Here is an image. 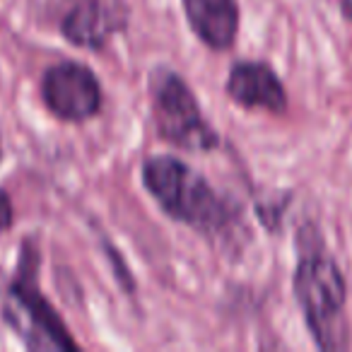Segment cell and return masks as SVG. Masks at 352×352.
<instances>
[{
    "label": "cell",
    "instance_id": "obj_1",
    "mask_svg": "<svg viewBox=\"0 0 352 352\" xmlns=\"http://www.w3.org/2000/svg\"><path fill=\"white\" fill-rule=\"evenodd\" d=\"M142 186L171 220L203 234H220L234 222V208L203 174L176 157H147L142 164Z\"/></svg>",
    "mask_w": 352,
    "mask_h": 352
},
{
    "label": "cell",
    "instance_id": "obj_2",
    "mask_svg": "<svg viewBox=\"0 0 352 352\" xmlns=\"http://www.w3.org/2000/svg\"><path fill=\"white\" fill-rule=\"evenodd\" d=\"M36 270L39 251L30 239L20 249L15 278L3 294L0 316L30 350H78V342L70 338L65 323L41 294L36 285Z\"/></svg>",
    "mask_w": 352,
    "mask_h": 352
},
{
    "label": "cell",
    "instance_id": "obj_3",
    "mask_svg": "<svg viewBox=\"0 0 352 352\" xmlns=\"http://www.w3.org/2000/svg\"><path fill=\"white\" fill-rule=\"evenodd\" d=\"M294 294L316 345L321 350H345L347 287L336 261L321 251H307L294 270Z\"/></svg>",
    "mask_w": 352,
    "mask_h": 352
},
{
    "label": "cell",
    "instance_id": "obj_4",
    "mask_svg": "<svg viewBox=\"0 0 352 352\" xmlns=\"http://www.w3.org/2000/svg\"><path fill=\"white\" fill-rule=\"evenodd\" d=\"M150 97L155 128L162 140L186 152L215 150L220 135L206 121L196 94L182 75L166 68L155 70L150 80Z\"/></svg>",
    "mask_w": 352,
    "mask_h": 352
},
{
    "label": "cell",
    "instance_id": "obj_5",
    "mask_svg": "<svg viewBox=\"0 0 352 352\" xmlns=\"http://www.w3.org/2000/svg\"><path fill=\"white\" fill-rule=\"evenodd\" d=\"M41 99L56 118L82 123L102 111V85L82 63L63 60L51 65L41 78Z\"/></svg>",
    "mask_w": 352,
    "mask_h": 352
},
{
    "label": "cell",
    "instance_id": "obj_6",
    "mask_svg": "<svg viewBox=\"0 0 352 352\" xmlns=\"http://www.w3.org/2000/svg\"><path fill=\"white\" fill-rule=\"evenodd\" d=\"M51 10L60 34L82 49H102L128 25L126 0H51Z\"/></svg>",
    "mask_w": 352,
    "mask_h": 352
},
{
    "label": "cell",
    "instance_id": "obj_7",
    "mask_svg": "<svg viewBox=\"0 0 352 352\" xmlns=\"http://www.w3.org/2000/svg\"><path fill=\"white\" fill-rule=\"evenodd\" d=\"M225 89L232 102L246 109L280 113L287 107V92L283 82L265 63H251V60L236 63L227 75Z\"/></svg>",
    "mask_w": 352,
    "mask_h": 352
},
{
    "label": "cell",
    "instance_id": "obj_8",
    "mask_svg": "<svg viewBox=\"0 0 352 352\" xmlns=\"http://www.w3.org/2000/svg\"><path fill=\"white\" fill-rule=\"evenodd\" d=\"M193 34L215 51H227L239 34L236 0H182Z\"/></svg>",
    "mask_w": 352,
    "mask_h": 352
},
{
    "label": "cell",
    "instance_id": "obj_9",
    "mask_svg": "<svg viewBox=\"0 0 352 352\" xmlns=\"http://www.w3.org/2000/svg\"><path fill=\"white\" fill-rule=\"evenodd\" d=\"M12 227V203L6 191H0V232H8Z\"/></svg>",
    "mask_w": 352,
    "mask_h": 352
},
{
    "label": "cell",
    "instance_id": "obj_10",
    "mask_svg": "<svg viewBox=\"0 0 352 352\" xmlns=\"http://www.w3.org/2000/svg\"><path fill=\"white\" fill-rule=\"evenodd\" d=\"M342 10H345L347 17H352V0H345V8H342Z\"/></svg>",
    "mask_w": 352,
    "mask_h": 352
}]
</instances>
